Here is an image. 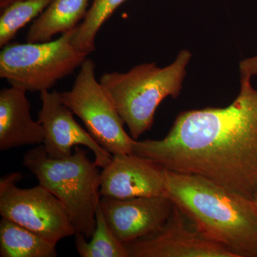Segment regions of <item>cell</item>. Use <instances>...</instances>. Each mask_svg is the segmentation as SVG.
<instances>
[{"label":"cell","instance_id":"obj_1","mask_svg":"<svg viewBox=\"0 0 257 257\" xmlns=\"http://www.w3.org/2000/svg\"><path fill=\"white\" fill-rule=\"evenodd\" d=\"M133 153L166 170L199 175L253 199L257 193V89L240 76L226 107L179 113L162 140H135Z\"/></svg>","mask_w":257,"mask_h":257},{"label":"cell","instance_id":"obj_2","mask_svg":"<svg viewBox=\"0 0 257 257\" xmlns=\"http://www.w3.org/2000/svg\"><path fill=\"white\" fill-rule=\"evenodd\" d=\"M165 195L209 239L236 257H257L253 199L201 176L169 170Z\"/></svg>","mask_w":257,"mask_h":257},{"label":"cell","instance_id":"obj_3","mask_svg":"<svg viewBox=\"0 0 257 257\" xmlns=\"http://www.w3.org/2000/svg\"><path fill=\"white\" fill-rule=\"evenodd\" d=\"M23 164L40 185L64 204L77 233L90 239L100 202L101 172L87 152L76 147L71 156L55 159L47 155L43 145H39L24 155Z\"/></svg>","mask_w":257,"mask_h":257},{"label":"cell","instance_id":"obj_4","mask_svg":"<svg viewBox=\"0 0 257 257\" xmlns=\"http://www.w3.org/2000/svg\"><path fill=\"white\" fill-rule=\"evenodd\" d=\"M192 56L184 50L163 68L155 63H144L127 72H107L101 76L99 82L114 101L134 140L151 130L157 109L166 97L179 96Z\"/></svg>","mask_w":257,"mask_h":257},{"label":"cell","instance_id":"obj_5","mask_svg":"<svg viewBox=\"0 0 257 257\" xmlns=\"http://www.w3.org/2000/svg\"><path fill=\"white\" fill-rule=\"evenodd\" d=\"M77 27L54 41L8 44L0 52V77L27 92L50 90L87 58L72 42Z\"/></svg>","mask_w":257,"mask_h":257},{"label":"cell","instance_id":"obj_6","mask_svg":"<svg viewBox=\"0 0 257 257\" xmlns=\"http://www.w3.org/2000/svg\"><path fill=\"white\" fill-rule=\"evenodd\" d=\"M96 65L87 58L72 89L60 92L62 102L83 121L89 135L111 155L133 154L135 140L126 133L114 101L95 76Z\"/></svg>","mask_w":257,"mask_h":257},{"label":"cell","instance_id":"obj_7","mask_svg":"<svg viewBox=\"0 0 257 257\" xmlns=\"http://www.w3.org/2000/svg\"><path fill=\"white\" fill-rule=\"evenodd\" d=\"M23 178L14 172L0 179V215L18 223L57 243L77 231L71 222L64 204L40 184L22 189L18 183Z\"/></svg>","mask_w":257,"mask_h":257},{"label":"cell","instance_id":"obj_8","mask_svg":"<svg viewBox=\"0 0 257 257\" xmlns=\"http://www.w3.org/2000/svg\"><path fill=\"white\" fill-rule=\"evenodd\" d=\"M125 245L130 257H236L201 232L175 205L158 231Z\"/></svg>","mask_w":257,"mask_h":257},{"label":"cell","instance_id":"obj_9","mask_svg":"<svg viewBox=\"0 0 257 257\" xmlns=\"http://www.w3.org/2000/svg\"><path fill=\"white\" fill-rule=\"evenodd\" d=\"M42 107L37 121L45 130L42 145L47 155L62 159L73 154L72 149L84 146L93 152L94 162L100 169L110 162L112 155L106 152L74 118V113L62 102L60 92L49 90L40 92Z\"/></svg>","mask_w":257,"mask_h":257},{"label":"cell","instance_id":"obj_10","mask_svg":"<svg viewBox=\"0 0 257 257\" xmlns=\"http://www.w3.org/2000/svg\"><path fill=\"white\" fill-rule=\"evenodd\" d=\"M99 204L106 224L124 244L158 231L174 207L166 195L126 199L101 197Z\"/></svg>","mask_w":257,"mask_h":257},{"label":"cell","instance_id":"obj_11","mask_svg":"<svg viewBox=\"0 0 257 257\" xmlns=\"http://www.w3.org/2000/svg\"><path fill=\"white\" fill-rule=\"evenodd\" d=\"M166 170L135 154L112 155L100 175L101 197L117 199L165 195Z\"/></svg>","mask_w":257,"mask_h":257},{"label":"cell","instance_id":"obj_12","mask_svg":"<svg viewBox=\"0 0 257 257\" xmlns=\"http://www.w3.org/2000/svg\"><path fill=\"white\" fill-rule=\"evenodd\" d=\"M27 91L3 88L0 91V150L7 151L26 145H42L45 130L30 114Z\"/></svg>","mask_w":257,"mask_h":257},{"label":"cell","instance_id":"obj_13","mask_svg":"<svg viewBox=\"0 0 257 257\" xmlns=\"http://www.w3.org/2000/svg\"><path fill=\"white\" fill-rule=\"evenodd\" d=\"M89 0H52L35 19L27 34L26 41L39 43L52 41V37L78 26L87 14Z\"/></svg>","mask_w":257,"mask_h":257},{"label":"cell","instance_id":"obj_14","mask_svg":"<svg viewBox=\"0 0 257 257\" xmlns=\"http://www.w3.org/2000/svg\"><path fill=\"white\" fill-rule=\"evenodd\" d=\"M56 245L18 223L2 218L0 256L56 257Z\"/></svg>","mask_w":257,"mask_h":257},{"label":"cell","instance_id":"obj_15","mask_svg":"<svg viewBox=\"0 0 257 257\" xmlns=\"http://www.w3.org/2000/svg\"><path fill=\"white\" fill-rule=\"evenodd\" d=\"M96 226L89 241L84 235L76 233L75 246L82 257H130L126 245L113 234L106 224L100 204L96 209Z\"/></svg>","mask_w":257,"mask_h":257},{"label":"cell","instance_id":"obj_16","mask_svg":"<svg viewBox=\"0 0 257 257\" xmlns=\"http://www.w3.org/2000/svg\"><path fill=\"white\" fill-rule=\"evenodd\" d=\"M126 0H93L74 35L73 45L89 55L95 50L96 34L115 10Z\"/></svg>","mask_w":257,"mask_h":257},{"label":"cell","instance_id":"obj_17","mask_svg":"<svg viewBox=\"0 0 257 257\" xmlns=\"http://www.w3.org/2000/svg\"><path fill=\"white\" fill-rule=\"evenodd\" d=\"M52 0H17L2 12L0 47L3 48L25 25L38 18Z\"/></svg>","mask_w":257,"mask_h":257},{"label":"cell","instance_id":"obj_18","mask_svg":"<svg viewBox=\"0 0 257 257\" xmlns=\"http://www.w3.org/2000/svg\"><path fill=\"white\" fill-rule=\"evenodd\" d=\"M240 76L257 77V55L241 60L239 63Z\"/></svg>","mask_w":257,"mask_h":257},{"label":"cell","instance_id":"obj_19","mask_svg":"<svg viewBox=\"0 0 257 257\" xmlns=\"http://www.w3.org/2000/svg\"><path fill=\"white\" fill-rule=\"evenodd\" d=\"M16 1L17 0H0V8L2 10L5 9L7 7L13 4V3Z\"/></svg>","mask_w":257,"mask_h":257},{"label":"cell","instance_id":"obj_20","mask_svg":"<svg viewBox=\"0 0 257 257\" xmlns=\"http://www.w3.org/2000/svg\"><path fill=\"white\" fill-rule=\"evenodd\" d=\"M253 201H254L255 204H256L257 207V193L256 194V195L254 196V197H253Z\"/></svg>","mask_w":257,"mask_h":257}]
</instances>
